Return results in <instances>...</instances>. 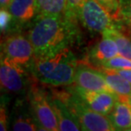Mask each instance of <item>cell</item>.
I'll return each instance as SVG.
<instances>
[{"mask_svg":"<svg viewBox=\"0 0 131 131\" xmlns=\"http://www.w3.org/2000/svg\"><path fill=\"white\" fill-rule=\"evenodd\" d=\"M76 36V21L66 15H38L28 33L34 56H45L68 48Z\"/></svg>","mask_w":131,"mask_h":131,"instance_id":"cell-1","label":"cell"},{"mask_svg":"<svg viewBox=\"0 0 131 131\" xmlns=\"http://www.w3.org/2000/svg\"><path fill=\"white\" fill-rule=\"evenodd\" d=\"M77 67V59L69 47L52 54L34 56L30 66L32 75L39 82L54 87L74 83Z\"/></svg>","mask_w":131,"mask_h":131,"instance_id":"cell-2","label":"cell"},{"mask_svg":"<svg viewBox=\"0 0 131 131\" xmlns=\"http://www.w3.org/2000/svg\"><path fill=\"white\" fill-rule=\"evenodd\" d=\"M72 111L82 128L86 131H112L115 130L109 117L94 111L75 92L58 94Z\"/></svg>","mask_w":131,"mask_h":131,"instance_id":"cell-3","label":"cell"},{"mask_svg":"<svg viewBox=\"0 0 131 131\" xmlns=\"http://www.w3.org/2000/svg\"><path fill=\"white\" fill-rule=\"evenodd\" d=\"M78 19L91 32L103 34L115 27L112 14L97 0H83Z\"/></svg>","mask_w":131,"mask_h":131,"instance_id":"cell-4","label":"cell"},{"mask_svg":"<svg viewBox=\"0 0 131 131\" xmlns=\"http://www.w3.org/2000/svg\"><path fill=\"white\" fill-rule=\"evenodd\" d=\"M29 104L33 116L41 130H59L50 96L40 89L33 88L29 94Z\"/></svg>","mask_w":131,"mask_h":131,"instance_id":"cell-5","label":"cell"},{"mask_svg":"<svg viewBox=\"0 0 131 131\" xmlns=\"http://www.w3.org/2000/svg\"><path fill=\"white\" fill-rule=\"evenodd\" d=\"M2 58L15 63L30 67L34 58V49L28 36L13 34L2 43Z\"/></svg>","mask_w":131,"mask_h":131,"instance_id":"cell-6","label":"cell"},{"mask_svg":"<svg viewBox=\"0 0 131 131\" xmlns=\"http://www.w3.org/2000/svg\"><path fill=\"white\" fill-rule=\"evenodd\" d=\"M27 67L1 57L0 82L2 89L11 93H20L28 83Z\"/></svg>","mask_w":131,"mask_h":131,"instance_id":"cell-7","label":"cell"},{"mask_svg":"<svg viewBox=\"0 0 131 131\" xmlns=\"http://www.w3.org/2000/svg\"><path fill=\"white\" fill-rule=\"evenodd\" d=\"M74 83L77 87L85 90L115 93L110 88L104 76L98 69H94L85 64H78Z\"/></svg>","mask_w":131,"mask_h":131,"instance_id":"cell-8","label":"cell"},{"mask_svg":"<svg viewBox=\"0 0 131 131\" xmlns=\"http://www.w3.org/2000/svg\"><path fill=\"white\" fill-rule=\"evenodd\" d=\"M73 90L84 101L91 109L107 116L111 113L119 98L118 95L115 93L107 91L85 90L77 86H75Z\"/></svg>","mask_w":131,"mask_h":131,"instance_id":"cell-9","label":"cell"},{"mask_svg":"<svg viewBox=\"0 0 131 131\" xmlns=\"http://www.w3.org/2000/svg\"><path fill=\"white\" fill-rule=\"evenodd\" d=\"M50 101L56 113L58 129L61 131H78L82 130L81 125L67 105L58 94L50 96Z\"/></svg>","mask_w":131,"mask_h":131,"instance_id":"cell-10","label":"cell"},{"mask_svg":"<svg viewBox=\"0 0 131 131\" xmlns=\"http://www.w3.org/2000/svg\"><path fill=\"white\" fill-rule=\"evenodd\" d=\"M118 54L119 51L116 42L108 34L103 33L102 39L91 49L90 59L91 63L95 64L96 67H99L104 62Z\"/></svg>","mask_w":131,"mask_h":131,"instance_id":"cell-11","label":"cell"},{"mask_svg":"<svg viewBox=\"0 0 131 131\" xmlns=\"http://www.w3.org/2000/svg\"><path fill=\"white\" fill-rule=\"evenodd\" d=\"M7 9L18 24L29 22L38 15L36 0H11Z\"/></svg>","mask_w":131,"mask_h":131,"instance_id":"cell-12","label":"cell"},{"mask_svg":"<svg viewBox=\"0 0 131 131\" xmlns=\"http://www.w3.org/2000/svg\"><path fill=\"white\" fill-rule=\"evenodd\" d=\"M115 130H131V104L129 99H120L108 115Z\"/></svg>","mask_w":131,"mask_h":131,"instance_id":"cell-13","label":"cell"},{"mask_svg":"<svg viewBox=\"0 0 131 131\" xmlns=\"http://www.w3.org/2000/svg\"><path fill=\"white\" fill-rule=\"evenodd\" d=\"M98 70L104 76L110 88L121 99L129 98L131 94V83L124 78L116 69H110L99 67Z\"/></svg>","mask_w":131,"mask_h":131,"instance_id":"cell-14","label":"cell"},{"mask_svg":"<svg viewBox=\"0 0 131 131\" xmlns=\"http://www.w3.org/2000/svg\"><path fill=\"white\" fill-rule=\"evenodd\" d=\"M12 130L15 131H35L41 130L34 117L31 106L20 105L12 121Z\"/></svg>","mask_w":131,"mask_h":131,"instance_id":"cell-15","label":"cell"},{"mask_svg":"<svg viewBox=\"0 0 131 131\" xmlns=\"http://www.w3.org/2000/svg\"><path fill=\"white\" fill-rule=\"evenodd\" d=\"M38 15H64L67 0H36Z\"/></svg>","mask_w":131,"mask_h":131,"instance_id":"cell-16","label":"cell"},{"mask_svg":"<svg viewBox=\"0 0 131 131\" xmlns=\"http://www.w3.org/2000/svg\"><path fill=\"white\" fill-rule=\"evenodd\" d=\"M104 33L108 34L116 42L117 48H118L119 54L131 60V40L128 37L117 30L116 27L106 31Z\"/></svg>","mask_w":131,"mask_h":131,"instance_id":"cell-17","label":"cell"},{"mask_svg":"<svg viewBox=\"0 0 131 131\" xmlns=\"http://www.w3.org/2000/svg\"><path fill=\"white\" fill-rule=\"evenodd\" d=\"M99 67L110 68V69H131V60L118 54L104 62Z\"/></svg>","mask_w":131,"mask_h":131,"instance_id":"cell-18","label":"cell"},{"mask_svg":"<svg viewBox=\"0 0 131 131\" xmlns=\"http://www.w3.org/2000/svg\"><path fill=\"white\" fill-rule=\"evenodd\" d=\"M83 0H67V10L66 16L77 22L78 13Z\"/></svg>","mask_w":131,"mask_h":131,"instance_id":"cell-19","label":"cell"},{"mask_svg":"<svg viewBox=\"0 0 131 131\" xmlns=\"http://www.w3.org/2000/svg\"><path fill=\"white\" fill-rule=\"evenodd\" d=\"M118 15L131 25V0H119V13Z\"/></svg>","mask_w":131,"mask_h":131,"instance_id":"cell-20","label":"cell"},{"mask_svg":"<svg viewBox=\"0 0 131 131\" xmlns=\"http://www.w3.org/2000/svg\"><path fill=\"white\" fill-rule=\"evenodd\" d=\"M11 21H14L11 14L8 9H1L0 12V26H1L2 32L6 31L10 27Z\"/></svg>","mask_w":131,"mask_h":131,"instance_id":"cell-21","label":"cell"},{"mask_svg":"<svg viewBox=\"0 0 131 131\" xmlns=\"http://www.w3.org/2000/svg\"><path fill=\"white\" fill-rule=\"evenodd\" d=\"M97 1L111 13L112 16L118 15L119 0H97Z\"/></svg>","mask_w":131,"mask_h":131,"instance_id":"cell-22","label":"cell"},{"mask_svg":"<svg viewBox=\"0 0 131 131\" xmlns=\"http://www.w3.org/2000/svg\"><path fill=\"white\" fill-rule=\"evenodd\" d=\"M0 130L5 131L7 130V118L6 112H5L4 106H1V117H0Z\"/></svg>","mask_w":131,"mask_h":131,"instance_id":"cell-23","label":"cell"},{"mask_svg":"<svg viewBox=\"0 0 131 131\" xmlns=\"http://www.w3.org/2000/svg\"><path fill=\"white\" fill-rule=\"evenodd\" d=\"M116 70L131 83V69H116Z\"/></svg>","mask_w":131,"mask_h":131,"instance_id":"cell-24","label":"cell"},{"mask_svg":"<svg viewBox=\"0 0 131 131\" xmlns=\"http://www.w3.org/2000/svg\"><path fill=\"white\" fill-rule=\"evenodd\" d=\"M11 0H0V5H1V9H7L9 4H10Z\"/></svg>","mask_w":131,"mask_h":131,"instance_id":"cell-25","label":"cell"},{"mask_svg":"<svg viewBox=\"0 0 131 131\" xmlns=\"http://www.w3.org/2000/svg\"><path fill=\"white\" fill-rule=\"evenodd\" d=\"M129 103L131 104V94H130V95H129Z\"/></svg>","mask_w":131,"mask_h":131,"instance_id":"cell-26","label":"cell"}]
</instances>
